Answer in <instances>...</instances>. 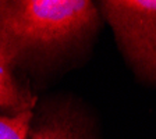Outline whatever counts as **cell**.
I'll use <instances>...</instances> for the list:
<instances>
[{
    "label": "cell",
    "mask_w": 156,
    "mask_h": 139,
    "mask_svg": "<svg viewBox=\"0 0 156 139\" xmlns=\"http://www.w3.org/2000/svg\"><path fill=\"white\" fill-rule=\"evenodd\" d=\"M101 13L88 0H14L0 10V36L17 56H55L95 33Z\"/></svg>",
    "instance_id": "6da1fadb"
},
{
    "label": "cell",
    "mask_w": 156,
    "mask_h": 139,
    "mask_svg": "<svg viewBox=\"0 0 156 139\" xmlns=\"http://www.w3.org/2000/svg\"><path fill=\"white\" fill-rule=\"evenodd\" d=\"M34 111L0 117V139H28Z\"/></svg>",
    "instance_id": "5b68a950"
},
{
    "label": "cell",
    "mask_w": 156,
    "mask_h": 139,
    "mask_svg": "<svg viewBox=\"0 0 156 139\" xmlns=\"http://www.w3.org/2000/svg\"><path fill=\"white\" fill-rule=\"evenodd\" d=\"M28 139H94L81 113L71 106H53L34 114Z\"/></svg>",
    "instance_id": "3957f363"
},
{
    "label": "cell",
    "mask_w": 156,
    "mask_h": 139,
    "mask_svg": "<svg viewBox=\"0 0 156 139\" xmlns=\"http://www.w3.org/2000/svg\"><path fill=\"white\" fill-rule=\"evenodd\" d=\"M3 3L4 2H0V10H2V7H3Z\"/></svg>",
    "instance_id": "8992f818"
},
{
    "label": "cell",
    "mask_w": 156,
    "mask_h": 139,
    "mask_svg": "<svg viewBox=\"0 0 156 139\" xmlns=\"http://www.w3.org/2000/svg\"><path fill=\"white\" fill-rule=\"evenodd\" d=\"M16 64V53L0 36V110L13 114L32 110L36 103V97L14 75Z\"/></svg>",
    "instance_id": "277c9868"
},
{
    "label": "cell",
    "mask_w": 156,
    "mask_h": 139,
    "mask_svg": "<svg viewBox=\"0 0 156 139\" xmlns=\"http://www.w3.org/2000/svg\"><path fill=\"white\" fill-rule=\"evenodd\" d=\"M98 10L134 72L156 85V0H103Z\"/></svg>",
    "instance_id": "7a4b0ae2"
}]
</instances>
